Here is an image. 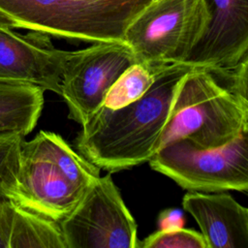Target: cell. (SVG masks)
Instances as JSON below:
<instances>
[{"label":"cell","mask_w":248,"mask_h":248,"mask_svg":"<svg viewBox=\"0 0 248 248\" xmlns=\"http://www.w3.org/2000/svg\"><path fill=\"white\" fill-rule=\"evenodd\" d=\"M194 67L185 62L164 65L136 101L114 109L102 106L81 125L76 140L79 153L109 172L147 162L156 152L179 83Z\"/></svg>","instance_id":"1"},{"label":"cell","mask_w":248,"mask_h":248,"mask_svg":"<svg viewBox=\"0 0 248 248\" xmlns=\"http://www.w3.org/2000/svg\"><path fill=\"white\" fill-rule=\"evenodd\" d=\"M247 93L248 56L232 68L194 67L179 83L156 152L180 139L202 148L229 143L248 129Z\"/></svg>","instance_id":"2"},{"label":"cell","mask_w":248,"mask_h":248,"mask_svg":"<svg viewBox=\"0 0 248 248\" xmlns=\"http://www.w3.org/2000/svg\"><path fill=\"white\" fill-rule=\"evenodd\" d=\"M152 0H0L13 28L90 43L124 42L128 25Z\"/></svg>","instance_id":"3"},{"label":"cell","mask_w":248,"mask_h":248,"mask_svg":"<svg viewBox=\"0 0 248 248\" xmlns=\"http://www.w3.org/2000/svg\"><path fill=\"white\" fill-rule=\"evenodd\" d=\"M208 20L206 0H152L128 25L124 43L139 62H183Z\"/></svg>","instance_id":"4"},{"label":"cell","mask_w":248,"mask_h":248,"mask_svg":"<svg viewBox=\"0 0 248 248\" xmlns=\"http://www.w3.org/2000/svg\"><path fill=\"white\" fill-rule=\"evenodd\" d=\"M149 166L181 188L196 192L248 190V129L229 143L202 148L187 139L159 149Z\"/></svg>","instance_id":"5"},{"label":"cell","mask_w":248,"mask_h":248,"mask_svg":"<svg viewBox=\"0 0 248 248\" xmlns=\"http://www.w3.org/2000/svg\"><path fill=\"white\" fill-rule=\"evenodd\" d=\"M58 224L66 248H139L137 223L110 174L97 178Z\"/></svg>","instance_id":"6"},{"label":"cell","mask_w":248,"mask_h":248,"mask_svg":"<svg viewBox=\"0 0 248 248\" xmlns=\"http://www.w3.org/2000/svg\"><path fill=\"white\" fill-rule=\"evenodd\" d=\"M139 62L124 42L93 43L68 51L61 75V93L69 117L80 125L104 104L106 95L121 74Z\"/></svg>","instance_id":"7"},{"label":"cell","mask_w":248,"mask_h":248,"mask_svg":"<svg viewBox=\"0 0 248 248\" xmlns=\"http://www.w3.org/2000/svg\"><path fill=\"white\" fill-rule=\"evenodd\" d=\"M67 55L68 51L52 45L48 35L20 34L0 18V81L32 84L60 95Z\"/></svg>","instance_id":"8"},{"label":"cell","mask_w":248,"mask_h":248,"mask_svg":"<svg viewBox=\"0 0 248 248\" xmlns=\"http://www.w3.org/2000/svg\"><path fill=\"white\" fill-rule=\"evenodd\" d=\"M209 20L183 62L232 68L248 56V0H206Z\"/></svg>","instance_id":"9"},{"label":"cell","mask_w":248,"mask_h":248,"mask_svg":"<svg viewBox=\"0 0 248 248\" xmlns=\"http://www.w3.org/2000/svg\"><path fill=\"white\" fill-rule=\"evenodd\" d=\"M84 192L76 187L54 163L21 143L18 204L59 222L72 211Z\"/></svg>","instance_id":"10"},{"label":"cell","mask_w":248,"mask_h":248,"mask_svg":"<svg viewBox=\"0 0 248 248\" xmlns=\"http://www.w3.org/2000/svg\"><path fill=\"white\" fill-rule=\"evenodd\" d=\"M182 206L200 226L206 248L248 247V209L232 196L193 191Z\"/></svg>","instance_id":"11"},{"label":"cell","mask_w":248,"mask_h":248,"mask_svg":"<svg viewBox=\"0 0 248 248\" xmlns=\"http://www.w3.org/2000/svg\"><path fill=\"white\" fill-rule=\"evenodd\" d=\"M44 91L32 84L0 81V133L28 135L41 115Z\"/></svg>","instance_id":"12"},{"label":"cell","mask_w":248,"mask_h":248,"mask_svg":"<svg viewBox=\"0 0 248 248\" xmlns=\"http://www.w3.org/2000/svg\"><path fill=\"white\" fill-rule=\"evenodd\" d=\"M22 145L54 163L67 178L83 192L100 177V169L97 166L74 151L54 133L41 131L33 140H23Z\"/></svg>","instance_id":"13"},{"label":"cell","mask_w":248,"mask_h":248,"mask_svg":"<svg viewBox=\"0 0 248 248\" xmlns=\"http://www.w3.org/2000/svg\"><path fill=\"white\" fill-rule=\"evenodd\" d=\"M9 248H66L58 222L16 203Z\"/></svg>","instance_id":"14"},{"label":"cell","mask_w":248,"mask_h":248,"mask_svg":"<svg viewBox=\"0 0 248 248\" xmlns=\"http://www.w3.org/2000/svg\"><path fill=\"white\" fill-rule=\"evenodd\" d=\"M163 66L154 67L142 62L131 65L109 88L103 106L114 109L136 101L151 86Z\"/></svg>","instance_id":"15"},{"label":"cell","mask_w":248,"mask_h":248,"mask_svg":"<svg viewBox=\"0 0 248 248\" xmlns=\"http://www.w3.org/2000/svg\"><path fill=\"white\" fill-rule=\"evenodd\" d=\"M24 137L16 133H0V190L17 202V174L20 148Z\"/></svg>","instance_id":"16"},{"label":"cell","mask_w":248,"mask_h":248,"mask_svg":"<svg viewBox=\"0 0 248 248\" xmlns=\"http://www.w3.org/2000/svg\"><path fill=\"white\" fill-rule=\"evenodd\" d=\"M142 248H206L201 232L193 230L177 228L159 230L139 243Z\"/></svg>","instance_id":"17"},{"label":"cell","mask_w":248,"mask_h":248,"mask_svg":"<svg viewBox=\"0 0 248 248\" xmlns=\"http://www.w3.org/2000/svg\"><path fill=\"white\" fill-rule=\"evenodd\" d=\"M16 202L12 197L0 190V248H9Z\"/></svg>","instance_id":"18"},{"label":"cell","mask_w":248,"mask_h":248,"mask_svg":"<svg viewBox=\"0 0 248 248\" xmlns=\"http://www.w3.org/2000/svg\"><path fill=\"white\" fill-rule=\"evenodd\" d=\"M185 219L181 210L177 208H167L160 212L158 216L159 230H170L182 228Z\"/></svg>","instance_id":"19"}]
</instances>
